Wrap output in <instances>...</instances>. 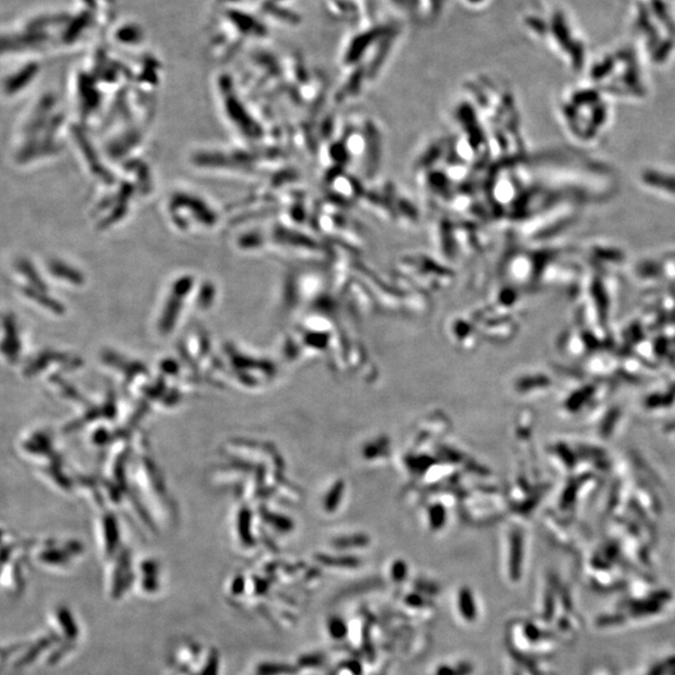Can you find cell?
Instances as JSON below:
<instances>
[{"mask_svg":"<svg viewBox=\"0 0 675 675\" xmlns=\"http://www.w3.org/2000/svg\"><path fill=\"white\" fill-rule=\"evenodd\" d=\"M632 274L648 284H675V244L638 259Z\"/></svg>","mask_w":675,"mask_h":675,"instance_id":"1","label":"cell"},{"mask_svg":"<svg viewBox=\"0 0 675 675\" xmlns=\"http://www.w3.org/2000/svg\"><path fill=\"white\" fill-rule=\"evenodd\" d=\"M639 183L647 191L665 199H675V171L659 166L644 168Z\"/></svg>","mask_w":675,"mask_h":675,"instance_id":"2","label":"cell"},{"mask_svg":"<svg viewBox=\"0 0 675 675\" xmlns=\"http://www.w3.org/2000/svg\"><path fill=\"white\" fill-rule=\"evenodd\" d=\"M459 608L463 617L468 620H473L477 617L474 600L468 590H463L459 597Z\"/></svg>","mask_w":675,"mask_h":675,"instance_id":"3","label":"cell"},{"mask_svg":"<svg viewBox=\"0 0 675 675\" xmlns=\"http://www.w3.org/2000/svg\"><path fill=\"white\" fill-rule=\"evenodd\" d=\"M381 36V31H368L366 34H361L359 38H356V41L353 43V47L351 49V55L353 58L359 57L364 49H366L371 41L376 39V36Z\"/></svg>","mask_w":675,"mask_h":675,"instance_id":"4","label":"cell"},{"mask_svg":"<svg viewBox=\"0 0 675 675\" xmlns=\"http://www.w3.org/2000/svg\"><path fill=\"white\" fill-rule=\"evenodd\" d=\"M470 1H473V3H477V1H480V0H470Z\"/></svg>","mask_w":675,"mask_h":675,"instance_id":"5","label":"cell"}]
</instances>
